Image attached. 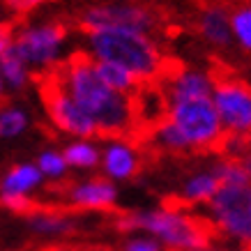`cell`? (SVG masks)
<instances>
[{"label":"cell","instance_id":"44dd1931","mask_svg":"<svg viewBox=\"0 0 251 251\" xmlns=\"http://www.w3.org/2000/svg\"><path fill=\"white\" fill-rule=\"evenodd\" d=\"M230 23H233L235 39L242 44V49L251 51V2H242L240 7L233 9Z\"/></svg>","mask_w":251,"mask_h":251},{"label":"cell","instance_id":"ba28073f","mask_svg":"<svg viewBox=\"0 0 251 251\" xmlns=\"http://www.w3.org/2000/svg\"><path fill=\"white\" fill-rule=\"evenodd\" d=\"M212 101L228 136H251V85L240 78H214Z\"/></svg>","mask_w":251,"mask_h":251},{"label":"cell","instance_id":"277c9868","mask_svg":"<svg viewBox=\"0 0 251 251\" xmlns=\"http://www.w3.org/2000/svg\"><path fill=\"white\" fill-rule=\"evenodd\" d=\"M168 120L182 131L191 150H212L228 138L212 97L189 99L168 106Z\"/></svg>","mask_w":251,"mask_h":251},{"label":"cell","instance_id":"5bb4252c","mask_svg":"<svg viewBox=\"0 0 251 251\" xmlns=\"http://www.w3.org/2000/svg\"><path fill=\"white\" fill-rule=\"evenodd\" d=\"M44 175L37 164H16L0 180V196H28L42 184Z\"/></svg>","mask_w":251,"mask_h":251},{"label":"cell","instance_id":"ac0fdd59","mask_svg":"<svg viewBox=\"0 0 251 251\" xmlns=\"http://www.w3.org/2000/svg\"><path fill=\"white\" fill-rule=\"evenodd\" d=\"M0 76L14 90L28 83V65L21 60V55L16 53L14 49L7 51L5 55H0Z\"/></svg>","mask_w":251,"mask_h":251},{"label":"cell","instance_id":"9a60e30c","mask_svg":"<svg viewBox=\"0 0 251 251\" xmlns=\"http://www.w3.org/2000/svg\"><path fill=\"white\" fill-rule=\"evenodd\" d=\"M221 189V180L219 175L212 171H201L187 177V182L182 184V201L184 203H210Z\"/></svg>","mask_w":251,"mask_h":251},{"label":"cell","instance_id":"8992f818","mask_svg":"<svg viewBox=\"0 0 251 251\" xmlns=\"http://www.w3.org/2000/svg\"><path fill=\"white\" fill-rule=\"evenodd\" d=\"M39 95H42V101H44L51 122L60 131L76 136L78 141H88L90 136L97 134L95 122L83 113V108L78 106L74 97L67 92L58 69L46 72L44 76L39 78Z\"/></svg>","mask_w":251,"mask_h":251},{"label":"cell","instance_id":"cb8c5ba5","mask_svg":"<svg viewBox=\"0 0 251 251\" xmlns=\"http://www.w3.org/2000/svg\"><path fill=\"white\" fill-rule=\"evenodd\" d=\"M37 168L42 171L44 177H62V175L67 173V159H65V154L62 152H55V150H44V152L37 157Z\"/></svg>","mask_w":251,"mask_h":251},{"label":"cell","instance_id":"4316f807","mask_svg":"<svg viewBox=\"0 0 251 251\" xmlns=\"http://www.w3.org/2000/svg\"><path fill=\"white\" fill-rule=\"evenodd\" d=\"M44 2H49V0H5V5L16 14H28L32 9H37L39 5H44Z\"/></svg>","mask_w":251,"mask_h":251},{"label":"cell","instance_id":"6da1fadb","mask_svg":"<svg viewBox=\"0 0 251 251\" xmlns=\"http://www.w3.org/2000/svg\"><path fill=\"white\" fill-rule=\"evenodd\" d=\"M62 83L83 113L95 122L97 134L122 138L136 125V104L129 95L111 90L97 74V65L90 53H74L60 69Z\"/></svg>","mask_w":251,"mask_h":251},{"label":"cell","instance_id":"3957f363","mask_svg":"<svg viewBox=\"0 0 251 251\" xmlns=\"http://www.w3.org/2000/svg\"><path fill=\"white\" fill-rule=\"evenodd\" d=\"M90 55L95 60L127 69L138 81H154L164 72V55L150 35L136 30H97L88 32Z\"/></svg>","mask_w":251,"mask_h":251},{"label":"cell","instance_id":"7a4b0ae2","mask_svg":"<svg viewBox=\"0 0 251 251\" xmlns=\"http://www.w3.org/2000/svg\"><path fill=\"white\" fill-rule=\"evenodd\" d=\"M120 228L152 235L166 251H207L212 244V224L180 207L129 212L120 219Z\"/></svg>","mask_w":251,"mask_h":251},{"label":"cell","instance_id":"ffe728a7","mask_svg":"<svg viewBox=\"0 0 251 251\" xmlns=\"http://www.w3.org/2000/svg\"><path fill=\"white\" fill-rule=\"evenodd\" d=\"M62 154L72 168H95L101 161V154L90 141H74L62 150Z\"/></svg>","mask_w":251,"mask_h":251},{"label":"cell","instance_id":"83f0119b","mask_svg":"<svg viewBox=\"0 0 251 251\" xmlns=\"http://www.w3.org/2000/svg\"><path fill=\"white\" fill-rule=\"evenodd\" d=\"M14 28L9 23H0V55H5L7 51L14 49Z\"/></svg>","mask_w":251,"mask_h":251},{"label":"cell","instance_id":"484cf974","mask_svg":"<svg viewBox=\"0 0 251 251\" xmlns=\"http://www.w3.org/2000/svg\"><path fill=\"white\" fill-rule=\"evenodd\" d=\"M0 203L12 210V212H19V214H25L32 210V201L28 196H0Z\"/></svg>","mask_w":251,"mask_h":251},{"label":"cell","instance_id":"d6986e66","mask_svg":"<svg viewBox=\"0 0 251 251\" xmlns=\"http://www.w3.org/2000/svg\"><path fill=\"white\" fill-rule=\"evenodd\" d=\"M152 141L161 150H168V152H187V150H191L187 138L182 136V131L177 129L175 122H171L168 118L152 129Z\"/></svg>","mask_w":251,"mask_h":251},{"label":"cell","instance_id":"603a6c76","mask_svg":"<svg viewBox=\"0 0 251 251\" xmlns=\"http://www.w3.org/2000/svg\"><path fill=\"white\" fill-rule=\"evenodd\" d=\"M214 173L219 175L221 184H251V175L247 173V168L242 166V161L235 157L219 161L214 166Z\"/></svg>","mask_w":251,"mask_h":251},{"label":"cell","instance_id":"4fadbf2b","mask_svg":"<svg viewBox=\"0 0 251 251\" xmlns=\"http://www.w3.org/2000/svg\"><path fill=\"white\" fill-rule=\"evenodd\" d=\"M198 32L201 37L210 42L212 46H228L233 42V23H230V14L219 5L205 7L198 16Z\"/></svg>","mask_w":251,"mask_h":251},{"label":"cell","instance_id":"7402d4cb","mask_svg":"<svg viewBox=\"0 0 251 251\" xmlns=\"http://www.w3.org/2000/svg\"><path fill=\"white\" fill-rule=\"evenodd\" d=\"M28 127V115L25 111L16 106L0 108V138H12L19 136L21 131H25Z\"/></svg>","mask_w":251,"mask_h":251},{"label":"cell","instance_id":"7c38bea8","mask_svg":"<svg viewBox=\"0 0 251 251\" xmlns=\"http://www.w3.org/2000/svg\"><path fill=\"white\" fill-rule=\"evenodd\" d=\"M141 166L136 150L125 141H113L101 154V168L108 180H129Z\"/></svg>","mask_w":251,"mask_h":251},{"label":"cell","instance_id":"d4e9b609","mask_svg":"<svg viewBox=\"0 0 251 251\" xmlns=\"http://www.w3.org/2000/svg\"><path fill=\"white\" fill-rule=\"evenodd\" d=\"M122 251H164V247L152 235L138 233V235H131L122 242Z\"/></svg>","mask_w":251,"mask_h":251},{"label":"cell","instance_id":"9c48e42d","mask_svg":"<svg viewBox=\"0 0 251 251\" xmlns=\"http://www.w3.org/2000/svg\"><path fill=\"white\" fill-rule=\"evenodd\" d=\"M67 30L60 23H39L23 28L14 39V51L21 55V60L32 67H49L58 58L62 44H65Z\"/></svg>","mask_w":251,"mask_h":251},{"label":"cell","instance_id":"52a82bcc","mask_svg":"<svg viewBox=\"0 0 251 251\" xmlns=\"http://www.w3.org/2000/svg\"><path fill=\"white\" fill-rule=\"evenodd\" d=\"M78 25L85 32L97 30H136L150 35L157 25V14L152 9L129 0H115V2H101L92 5L78 14Z\"/></svg>","mask_w":251,"mask_h":251},{"label":"cell","instance_id":"2e32d148","mask_svg":"<svg viewBox=\"0 0 251 251\" xmlns=\"http://www.w3.org/2000/svg\"><path fill=\"white\" fill-rule=\"evenodd\" d=\"M97 65V74L101 76V81L115 92H122V95H129L136 90L138 85V78L134 74H129L127 69L118 67V65H111V62H104V60H95Z\"/></svg>","mask_w":251,"mask_h":251},{"label":"cell","instance_id":"8fae6325","mask_svg":"<svg viewBox=\"0 0 251 251\" xmlns=\"http://www.w3.org/2000/svg\"><path fill=\"white\" fill-rule=\"evenodd\" d=\"M67 201L78 210H111L118 201V189L106 177H92L72 184L67 189Z\"/></svg>","mask_w":251,"mask_h":251},{"label":"cell","instance_id":"f1b7e54d","mask_svg":"<svg viewBox=\"0 0 251 251\" xmlns=\"http://www.w3.org/2000/svg\"><path fill=\"white\" fill-rule=\"evenodd\" d=\"M49 251H74V249H65V247H55V249H49Z\"/></svg>","mask_w":251,"mask_h":251},{"label":"cell","instance_id":"f546056e","mask_svg":"<svg viewBox=\"0 0 251 251\" xmlns=\"http://www.w3.org/2000/svg\"><path fill=\"white\" fill-rule=\"evenodd\" d=\"M2 83H5V81H2V76H0V95H2Z\"/></svg>","mask_w":251,"mask_h":251},{"label":"cell","instance_id":"e0dca14e","mask_svg":"<svg viewBox=\"0 0 251 251\" xmlns=\"http://www.w3.org/2000/svg\"><path fill=\"white\" fill-rule=\"evenodd\" d=\"M28 221L39 235H65L72 230V219L60 212H32Z\"/></svg>","mask_w":251,"mask_h":251},{"label":"cell","instance_id":"5b68a950","mask_svg":"<svg viewBox=\"0 0 251 251\" xmlns=\"http://www.w3.org/2000/svg\"><path fill=\"white\" fill-rule=\"evenodd\" d=\"M207 205L214 228L251 251V184H221Z\"/></svg>","mask_w":251,"mask_h":251},{"label":"cell","instance_id":"30bf717a","mask_svg":"<svg viewBox=\"0 0 251 251\" xmlns=\"http://www.w3.org/2000/svg\"><path fill=\"white\" fill-rule=\"evenodd\" d=\"M214 92V76L201 69H182L175 72L171 81L166 83V101L168 106L180 104V101H189V99H201V97H212Z\"/></svg>","mask_w":251,"mask_h":251}]
</instances>
